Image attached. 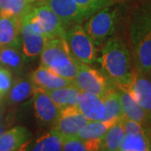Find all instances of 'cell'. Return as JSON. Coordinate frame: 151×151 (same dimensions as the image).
Here are the masks:
<instances>
[{
	"mask_svg": "<svg viewBox=\"0 0 151 151\" xmlns=\"http://www.w3.org/2000/svg\"><path fill=\"white\" fill-rule=\"evenodd\" d=\"M103 99L105 106V116L103 121H117L124 116L119 91L110 89Z\"/></svg>",
	"mask_w": 151,
	"mask_h": 151,
	"instance_id": "7402d4cb",
	"label": "cell"
},
{
	"mask_svg": "<svg viewBox=\"0 0 151 151\" xmlns=\"http://www.w3.org/2000/svg\"><path fill=\"white\" fill-rule=\"evenodd\" d=\"M118 121V120H117ZM116 121H89L81 128L76 137L85 140H101L107 130Z\"/></svg>",
	"mask_w": 151,
	"mask_h": 151,
	"instance_id": "44dd1931",
	"label": "cell"
},
{
	"mask_svg": "<svg viewBox=\"0 0 151 151\" xmlns=\"http://www.w3.org/2000/svg\"><path fill=\"white\" fill-rule=\"evenodd\" d=\"M12 83L13 78L10 70L0 67V99L10 90Z\"/></svg>",
	"mask_w": 151,
	"mask_h": 151,
	"instance_id": "f1b7e54d",
	"label": "cell"
},
{
	"mask_svg": "<svg viewBox=\"0 0 151 151\" xmlns=\"http://www.w3.org/2000/svg\"><path fill=\"white\" fill-rule=\"evenodd\" d=\"M31 1H33V2H35V0H31Z\"/></svg>",
	"mask_w": 151,
	"mask_h": 151,
	"instance_id": "e575fe53",
	"label": "cell"
},
{
	"mask_svg": "<svg viewBox=\"0 0 151 151\" xmlns=\"http://www.w3.org/2000/svg\"><path fill=\"white\" fill-rule=\"evenodd\" d=\"M34 109L37 120L44 125L53 124L57 119L60 109L50 97L47 92L35 87L34 91Z\"/></svg>",
	"mask_w": 151,
	"mask_h": 151,
	"instance_id": "7c38bea8",
	"label": "cell"
},
{
	"mask_svg": "<svg viewBox=\"0 0 151 151\" xmlns=\"http://www.w3.org/2000/svg\"><path fill=\"white\" fill-rule=\"evenodd\" d=\"M43 3L59 17L65 27L81 24L88 18L73 0H44Z\"/></svg>",
	"mask_w": 151,
	"mask_h": 151,
	"instance_id": "8fae6325",
	"label": "cell"
},
{
	"mask_svg": "<svg viewBox=\"0 0 151 151\" xmlns=\"http://www.w3.org/2000/svg\"><path fill=\"white\" fill-rule=\"evenodd\" d=\"M31 133L24 127L17 126L0 135V151L21 150L31 139Z\"/></svg>",
	"mask_w": 151,
	"mask_h": 151,
	"instance_id": "9a60e30c",
	"label": "cell"
},
{
	"mask_svg": "<svg viewBox=\"0 0 151 151\" xmlns=\"http://www.w3.org/2000/svg\"><path fill=\"white\" fill-rule=\"evenodd\" d=\"M118 9L110 6L97 11L86 22L84 29L93 43L100 45L108 40L116 28Z\"/></svg>",
	"mask_w": 151,
	"mask_h": 151,
	"instance_id": "5b68a950",
	"label": "cell"
},
{
	"mask_svg": "<svg viewBox=\"0 0 151 151\" xmlns=\"http://www.w3.org/2000/svg\"><path fill=\"white\" fill-rule=\"evenodd\" d=\"M119 93L124 117L142 124L148 121L149 116L145 109L141 108L140 105L131 97L129 92L122 88H119Z\"/></svg>",
	"mask_w": 151,
	"mask_h": 151,
	"instance_id": "ac0fdd59",
	"label": "cell"
},
{
	"mask_svg": "<svg viewBox=\"0 0 151 151\" xmlns=\"http://www.w3.org/2000/svg\"><path fill=\"white\" fill-rule=\"evenodd\" d=\"M31 0H0V16L16 17L24 19L33 9Z\"/></svg>",
	"mask_w": 151,
	"mask_h": 151,
	"instance_id": "d6986e66",
	"label": "cell"
},
{
	"mask_svg": "<svg viewBox=\"0 0 151 151\" xmlns=\"http://www.w3.org/2000/svg\"><path fill=\"white\" fill-rule=\"evenodd\" d=\"M149 138L145 130L124 135V140L119 147L121 151H147L149 150Z\"/></svg>",
	"mask_w": 151,
	"mask_h": 151,
	"instance_id": "cb8c5ba5",
	"label": "cell"
},
{
	"mask_svg": "<svg viewBox=\"0 0 151 151\" xmlns=\"http://www.w3.org/2000/svg\"><path fill=\"white\" fill-rule=\"evenodd\" d=\"M65 139L58 133L51 130L50 133L42 135L38 139L29 150L40 151L62 150V145Z\"/></svg>",
	"mask_w": 151,
	"mask_h": 151,
	"instance_id": "603a6c76",
	"label": "cell"
},
{
	"mask_svg": "<svg viewBox=\"0 0 151 151\" xmlns=\"http://www.w3.org/2000/svg\"><path fill=\"white\" fill-rule=\"evenodd\" d=\"M76 108L89 121H103L105 106L103 97L88 92H81Z\"/></svg>",
	"mask_w": 151,
	"mask_h": 151,
	"instance_id": "4fadbf2b",
	"label": "cell"
},
{
	"mask_svg": "<svg viewBox=\"0 0 151 151\" xmlns=\"http://www.w3.org/2000/svg\"><path fill=\"white\" fill-rule=\"evenodd\" d=\"M4 126L0 125V135H1V134H3V133H4Z\"/></svg>",
	"mask_w": 151,
	"mask_h": 151,
	"instance_id": "1f68e13d",
	"label": "cell"
},
{
	"mask_svg": "<svg viewBox=\"0 0 151 151\" xmlns=\"http://www.w3.org/2000/svg\"><path fill=\"white\" fill-rule=\"evenodd\" d=\"M19 36L23 55L26 59H33L40 55L46 40L31 13L21 19Z\"/></svg>",
	"mask_w": 151,
	"mask_h": 151,
	"instance_id": "8992f818",
	"label": "cell"
},
{
	"mask_svg": "<svg viewBox=\"0 0 151 151\" xmlns=\"http://www.w3.org/2000/svg\"><path fill=\"white\" fill-rule=\"evenodd\" d=\"M21 19L13 16H0V46L20 45Z\"/></svg>",
	"mask_w": 151,
	"mask_h": 151,
	"instance_id": "2e32d148",
	"label": "cell"
},
{
	"mask_svg": "<svg viewBox=\"0 0 151 151\" xmlns=\"http://www.w3.org/2000/svg\"><path fill=\"white\" fill-rule=\"evenodd\" d=\"M101 140H85L76 136L65 139L62 150L65 151H92L99 150Z\"/></svg>",
	"mask_w": 151,
	"mask_h": 151,
	"instance_id": "4316f807",
	"label": "cell"
},
{
	"mask_svg": "<svg viewBox=\"0 0 151 151\" xmlns=\"http://www.w3.org/2000/svg\"><path fill=\"white\" fill-rule=\"evenodd\" d=\"M121 122H122L123 127H124L125 134H136V133H139V132H142L145 130L143 129V126H142L143 124L139 123V122H136L134 120L127 119L124 116L121 118Z\"/></svg>",
	"mask_w": 151,
	"mask_h": 151,
	"instance_id": "f546056e",
	"label": "cell"
},
{
	"mask_svg": "<svg viewBox=\"0 0 151 151\" xmlns=\"http://www.w3.org/2000/svg\"><path fill=\"white\" fill-rule=\"evenodd\" d=\"M23 55L19 50V46H0V64L8 69L17 70L23 64Z\"/></svg>",
	"mask_w": 151,
	"mask_h": 151,
	"instance_id": "d4e9b609",
	"label": "cell"
},
{
	"mask_svg": "<svg viewBox=\"0 0 151 151\" xmlns=\"http://www.w3.org/2000/svg\"><path fill=\"white\" fill-rule=\"evenodd\" d=\"M35 86L32 81L26 80H20L17 81L13 87L10 88L9 95V100L12 103H19L26 100L30 95H32Z\"/></svg>",
	"mask_w": 151,
	"mask_h": 151,
	"instance_id": "484cf974",
	"label": "cell"
},
{
	"mask_svg": "<svg viewBox=\"0 0 151 151\" xmlns=\"http://www.w3.org/2000/svg\"><path fill=\"white\" fill-rule=\"evenodd\" d=\"M89 120L81 114L76 107H69L60 110L59 115L52 124V129L64 139L76 136Z\"/></svg>",
	"mask_w": 151,
	"mask_h": 151,
	"instance_id": "9c48e42d",
	"label": "cell"
},
{
	"mask_svg": "<svg viewBox=\"0 0 151 151\" xmlns=\"http://www.w3.org/2000/svg\"><path fill=\"white\" fill-rule=\"evenodd\" d=\"M31 81L35 87L40 88L45 92L72 84L71 80L65 79L41 65L33 71Z\"/></svg>",
	"mask_w": 151,
	"mask_h": 151,
	"instance_id": "5bb4252c",
	"label": "cell"
},
{
	"mask_svg": "<svg viewBox=\"0 0 151 151\" xmlns=\"http://www.w3.org/2000/svg\"><path fill=\"white\" fill-rule=\"evenodd\" d=\"M65 40L70 54L77 61L92 65L97 60L96 45L81 24H75L66 29Z\"/></svg>",
	"mask_w": 151,
	"mask_h": 151,
	"instance_id": "277c9868",
	"label": "cell"
},
{
	"mask_svg": "<svg viewBox=\"0 0 151 151\" xmlns=\"http://www.w3.org/2000/svg\"><path fill=\"white\" fill-rule=\"evenodd\" d=\"M40 65L72 81L77 74L79 61L70 54L64 38H55L45 44L40 53Z\"/></svg>",
	"mask_w": 151,
	"mask_h": 151,
	"instance_id": "3957f363",
	"label": "cell"
},
{
	"mask_svg": "<svg viewBox=\"0 0 151 151\" xmlns=\"http://www.w3.org/2000/svg\"><path fill=\"white\" fill-rule=\"evenodd\" d=\"M146 75L147 73H142L135 69L131 81L122 89L129 93L131 97L140 105L141 108L145 109L149 119H150L151 79Z\"/></svg>",
	"mask_w": 151,
	"mask_h": 151,
	"instance_id": "30bf717a",
	"label": "cell"
},
{
	"mask_svg": "<svg viewBox=\"0 0 151 151\" xmlns=\"http://www.w3.org/2000/svg\"><path fill=\"white\" fill-rule=\"evenodd\" d=\"M150 73H151V68H150Z\"/></svg>",
	"mask_w": 151,
	"mask_h": 151,
	"instance_id": "d590c367",
	"label": "cell"
},
{
	"mask_svg": "<svg viewBox=\"0 0 151 151\" xmlns=\"http://www.w3.org/2000/svg\"><path fill=\"white\" fill-rule=\"evenodd\" d=\"M30 13L46 40L55 38L65 39L66 27L46 4L41 3L36 7H33Z\"/></svg>",
	"mask_w": 151,
	"mask_h": 151,
	"instance_id": "ba28073f",
	"label": "cell"
},
{
	"mask_svg": "<svg viewBox=\"0 0 151 151\" xmlns=\"http://www.w3.org/2000/svg\"><path fill=\"white\" fill-rule=\"evenodd\" d=\"M124 135L125 133L120 119L116 121L103 135L99 146V150H119L124 140Z\"/></svg>",
	"mask_w": 151,
	"mask_h": 151,
	"instance_id": "ffe728a7",
	"label": "cell"
},
{
	"mask_svg": "<svg viewBox=\"0 0 151 151\" xmlns=\"http://www.w3.org/2000/svg\"><path fill=\"white\" fill-rule=\"evenodd\" d=\"M1 120H2V109L0 107V123H1Z\"/></svg>",
	"mask_w": 151,
	"mask_h": 151,
	"instance_id": "d6a6232c",
	"label": "cell"
},
{
	"mask_svg": "<svg viewBox=\"0 0 151 151\" xmlns=\"http://www.w3.org/2000/svg\"><path fill=\"white\" fill-rule=\"evenodd\" d=\"M147 135H148V138H149V143H150V146H149V150L151 151V133L150 132H146Z\"/></svg>",
	"mask_w": 151,
	"mask_h": 151,
	"instance_id": "4dcf8cb0",
	"label": "cell"
},
{
	"mask_svg": "<svg viewBox=\"0 0 151 151\" xmlns=\"http://www.w3.org/2000/svg\"><path fill=\"white\" fill-rule=\"evenodd\" d=\"M148 122H149V123L150 124V129L149 130V132H150V133H151V118H150V119H148Z\"/></svg>",
	"mask_w": 151,
	"mask_h": 151,
	"instance_id": "836d02e7",
	"label": "cell"
},
{
	"mask_svg": "<svg viewBox=\"0 0 151 151\" xmlns=\"http://www.w3.org/2000/svg\"><path fill=\"white\" fill-rule=\"evenodd\" d=\"M81 10H83L87 16H92L97 11L110 6L113 0H73Z\"/></svg>",
	"mask_w": 151,
	"mask_h": 151,
	"instance_id": "83f0119b",
	"label": "cell"
},
{
	"mask_svg": "<svg viewBox=\"0 0 151 151\" xmlns=\"http://www.w3.org/2000/svg\"><path fill=\"white\" fill-rule=\"evenodd\" d=\"M129 37L135 69L150 73L151 68V13L140 11L130 19Z\"/></svg>",
	"mask_w": 151,
	"mask_h": 151,
	"instance_id": "7a4b0ae2",
	"label": "cell"
},
{
	"mask_svg": "<svg viewBox=\"0 0 151 151\" xmlns=\"http://www.w3.org/2000/svg\"><path fill=\"white\" fill-rule=\"evenodd\" d=\"M47 92L60 110L69 107H76L81 91L73 84L60 87Z\"/></svg>",
	"mask_w": 151,
	"mask_h": 151,
	"instance_id": "e0dca14e",
	"label": "cell"
},
{
	"mask_svg": "<svg viewBox=\"0 0 151 151\" xmlns=\"http://www.w3.org/2000/svg\"><path fill=\"white\" fill-rule=\"evenodd\" d=\"M72 84L81 92H88L103 97L111 89L106 77L89 65L79 62L78 70Z\"/></svg>",
	"mask_w": 151,
	"mask_h": 151,
	"instance_id": "52a82bcc",
	"label": "cell"
},
{
	"mask_svg": "<svg viewBox=\"0 0 151 151\" xmlns=\"http://www.w3.org/2000/svg\"><path fill=\"white\" fill-rule=\"evenodd\" d=\"M104 72L119 88L129 83L135 68L129 49L119 37L108 39L98 59Z\"/></svg>",
	"mask_w": 151,
	"mask_h": 151,
	"instance_id": "6da1fadb",
	"label": "cell"
}]
</instances>
